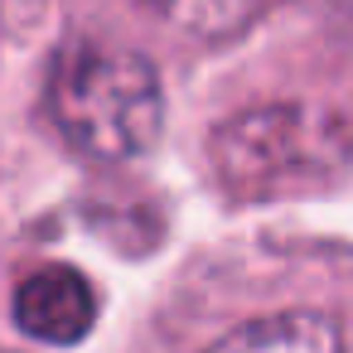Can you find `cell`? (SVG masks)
Returning <instances> with one entry per match:
<instances>
[{
    "instance_id": "obj_1",
    "label": "cell",
    "mask_w": 353,
    "mask_h": 353,
    "mask_svg": "<svg viewBox=\"0 0 353 353\" xmlns=\"http://www.w3.org/2000/svg\"><path fill=\"white\" fill-rule=\"evenodd\" d=\"M49 117L78 155L121 165L160 141L165 92L136 49L73 39L49 68Z\"/></svg>"
},
{
    "instance_id": "obj_2",
    "label": "cell",
    "mask_w": 353,
    "mask_h": 353,
    "mask_svg": "<svg viewBox=\"0 0 353 353\" xmlns=\"http://www.w3.org/2000/svg\"><path fill=\"white\" fill-rule=\"evenodd\" d=\"M179 353H353V310L319 285L256 281L218 319L184 329Z\"/></svg>"
},
{
    "instance_id": "obj_3",
    "label": "cell",
    "mask_w": 353,
    "mask_h": 353,
    "mask_svg": "<svg viewBox=\"0 0 353 353\" xmlns=\"http://www.w3.org/2000/svg\"><path fill=\"white\" fill-rule=\"evenodd\" d=\"M97 295L73 266H39L15 290V319L39 343H78L92 329Z\"/></svg>"
},
{
    "instance_id": "obj_4",
    "label": "cell",
    "mask_w": 353,
    "mask_h": 353,
    "mask_svg": "<svg viewBox=\"0 0 353 353\" xmlns=\"http://www.w3.org/2000/svg\"><path fill=\"white\" fill-rule=\"evenodd\" d=\"M271 0H136V10L179 44H223L242 34Z\"/></svg>"
}]
</instances>
